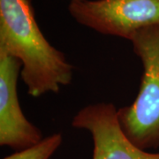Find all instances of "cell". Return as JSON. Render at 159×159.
<instances>
[{
  "label": "cell",
  "mask_w": 159,
  "mask_h": 159,
  "mask_svg": "<svg viewBox=\"0 0 159 159\" xmlns=\"http://www.w3.org/2000/svg\"><path fill=\"white\" fill-rule=\"evenodd\" d=\"M0 51L21 62L31 97L57 94L73 80V65L42 33L29 0H0Z\"/></svg>",
  "instance_id": "obj_1"
},
{
  "label": "cell",
  "mask_w": 159,
  "mask_h": 159,
  "mask_svg": "<svg viewBox=\"0 0 159 159\" xmlns=\"http://www.w3.org/2000/svg\"><path fill=\"white\" fill-rule=\"evenodd\" d=\"M129 41L143 73L134 101L118 109L119 125L138 148L155 149L159 147V25L140 29Z\"/></svg>",
  "instance_id": "obj_2"
},
{
  "label": "cell",
  "mask_w": 159,
  "mask_h": 159,
  "mask_svg": "<svg viewBox=\"0 0 159 159\" xmlns=\"http://www.w3.org/2000/svg\"><path fill=\"white\" fill-rule=\"evenodd\" d=\"M68 11L80 25L126 40L159 25V0H71Z\"/></svg>",
  "instance_id": "obj_3"
},
{
  "label": "cell",
  "mask_w": 159,
  "mask_h": 159,
  "mask_svg": "<svg viewBox=\"0 0 159 159\" xmlns=\"http://www.w3.org/2000/svg\"><path fill=\"white\" fill-rule=\"evenodd\" d=\"M72 125L91 134L92 159H159V152L143 150L129 141L119 125L118 109L111 102L93 103L80 109Z\"/></svg>",
  "instance_id": "obj_4"
},
{
  "label": "cell",
  "mask_w": 159,
  "mask_h": 159,
  "mask_svg": "<svg viewBox=\"0 0 159 159\" xmlns=\"http://www.w3.org/2000/svg\"><path fill=\"white\" fill-rule=\"evenodd\" d=\"M22 64L0 51V145L17 151L30 148L43 134L23 113L18 97V80Z\"/></svg>",
  "instance_id": "obj_5"
},
{
  "label": "cell",
  "mask_w": 159,
  "mask_h": 159,
  "mask_svg": "<svg viewBox=\"0 0 159 159\" xmlns=\"http://www.w3.org/2000/svg\"><path fill=\"white\" fill-rule=\"evenodd\" d=\"M63 135L60 133L44 137L42 141L30 148L16 151L3 159H50L61 146Z\"/></svg>",
  "instance_id": "obj_6"
},
{
  "label": "cell",
  "mask_w": 159,
  "mask_h": 159,
  "mask_svg": "<svg viewBox=\"0 0 159 159\" xmlns=\"http://www.w3.org/2000/svg\"><path fill=\"white\" fill-rule=\"evenodd\" d=\"M70 1H71V0H70Z\"/></svg>",
  "instance_id": "obj_7"
}]
</instances>
